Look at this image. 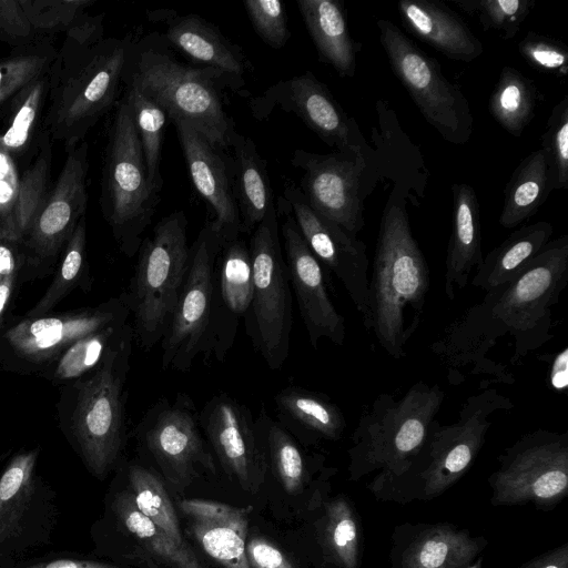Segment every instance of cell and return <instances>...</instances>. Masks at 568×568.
Instances as JSON below:
<instances>
[{
    "label": "cell",
    "mask_w": 568,
    "mask_h": 568,
    "mask_svg": "<svg viewBox=\"0 0 568 568\" xmlns=\"http://www.w3.org/2000/svg\"><path fill=\"white\" fill-rule=\"evenodd\" d=\"M452 232L448 240L444 293L455 300L469 284L470 275L483 262L479 203L474 187L467 183H453Z\"/></svg>",
    "instance_id": "32"
},
{
    "label": "cell",
    "mask_w": 568,
    "mask_h": 568,
    "mask_svg": "<svg viewBox=\"0 0 568 568\" xmlns=\"http://www.w3.org/2000/svg\"><path fill=\"white\" fill-rule=\"evenodd\" d=\"M382 211L372 276L368 278V321L378 345L394 359L406 355L417 331L430 285L427 260L415 240L407 205L425 197L427 184L400 180L390 185Z\"/></svg>",
    "instance_id": "3"
},
{
    "label": "cell",
    "mask_w": 568,
    "mask_h": 568,
    "mask_svg": "<svg viewBox=\"0 0 568 568\" xmlns=\"http://www.w3.org/2000/svg\"><path fill=\"white\" fill-rule=\"evenodd\" d=\"M55 53L51 44L42 42L0 60V106L32 81L47 74Z\"/></svg>",
    "instance_id": "45"
},
{
    "label": "cell",
    "mask_w": 568,
    "mask_h": 568,
    "mask_svg": "<svg viewBox=\"0 0 568 568\" xmlns=\"http://www.w3.org/2000/svg\"><path fill=\"white\" fill-rule=\"evenodd\" d=\"M296 4L320 61L333 67L342 78H354L363 44L351 36L344 2L297 0Z\"/></svg>",
    "instance_id": "34"
},
{
    "label": "cell",
    "mask_w": 568,
    "mask_h": 568,
    "mask_svg": "<svg viewBox=\"0 0 568 568\" xmlns=\"http://www.w3.org/2000/svg\"><path fill=\"white\" fill-rule=\"evenodd\" d=\"M90 285L87 260V220L85 215L77 224L67 242L54 271V276L41 298L24 314L39 316L51 313L53 308L81 282Z\"/></svg>",
    "instance_id": "42"
},
{
    "label": "cell",
    "mask_w": 568,
    "mask_h": 568,
    "mask_svg": "<svg viewBox=\"0 0 568 568\" xmlns=\"http://www.w3.org/2000/svg\"><path fill=\"white\" fill-rule=\"evenodd\" d=\"M34 160L21 173L19 195L14 211L16 237L22 241L32 222L41 211L50 192L52 141L42 132Z\"/></svg>",
    "instance_id": "44"
},
{
    "label": "cell",
    "mask_w": 568,
    "mask_h": 568,
    "mask_svg": "<svg viewBox=\"0 0 568 568\" xmlns=\"http://www.w3.org/2000/svg\"><path fill=\"white\" fill-rule=\"evenodd\" d=\"M314 556L318 568H361L363 526L359 514L345 494L326 496L312 507Z\"/></svg>",
    "instance_id": "30"
},
{
    "label": "cell",
    "mask_w": 568,
    "mask_h": 568,
    "mask_svg": "<svg viewBox=\"0 0 568 568\" xmlns=\"http://www.w3.org/2000/svg\"><path fill=\"white\" fill-rule=\"evenodd\" d=\"M89 144L84 140L67 150L53 187L23 236L24 281L54 273L58 261L88 206Z\"/></svg>",
    "instance_id": "18"
},
{
    "label": "cell",
    "mask_w": 568,
    "mask_h": 568,
    "mask_svg": "<svg viewBox=\"0 0 568 568\" xmlns=\"http://www.w3.org/2000/svg\"><path fill=\"white\" fill-rule=\"evenodd\" d=\"M185 528L202 551L220 568H251L246 558L250 507L205 500L179 503Z\"/></svg>",
    "instance_id": "28"
},
{
    "label": "cell",
    "mask_w": 568,
    "mask_h": 568,
    "mask_svg": "<svg viewBox=\"0 0 568 568\" xmlns=\"http://www.w3.org/2000/svg\"><path fill=\"white\" fill-rule=\"evenodd\" d=\"M122 82L136 85L170 120L186 121L219 151L231 149L236 130L223 103L231 81L213 68L181 62L160 32L130 38Z\"/></svg>",
    "instance_id": "6"
},
{
    "label": "cell",
    "mask_w": 568,
    "mask_h": 568,
    "mask_svg": "<svg viewBox=\"0 0 568 568\" xmlns=\"http://www.w3.org/2000/svg\"><path fill=\"white\" fill-rule=\"evenodd\" d=\"M124 98L131 109L151 184L161 192L164 185L160 172L161 151L169 115L165 110L136 85L124 83Z\"/></svg>",
    "instance_id": "41"
},
{
    "label": "cell",
    "mask_w": 568,
    "mask_h": 568,
    "mask_svg": "<svg viewBox=\"0 0 568 568\" xmlns=\"http://www.w3.org/2000/svg\"><path fill=\"white\" fill-rule=\"evenodd\" d=\"M36 36L20 0H0V40L29 45Z\"/></svg>",
    "instance_id": "54"
},
{
    "label": "cell",
    "mask_w": 568,
    "mask_h": 568,
    "mask_svg": "<svg viewBox=\"0 0 568 568\" xmlns=\"http://www.w3.org/2000/svg\"><path fill=\"white\" fill-rule=\"evenodd\" d=\"M222 241L206 222L191 246L187 274L170 324L161 339L163 369L189 371L202 353L215 286Z\"/></svg>",
    "instance_id": "19"
},
{
    "label": "cell",
    "mask_w": 568,
    "mask_h": 568,
    "mask_svg": "<svg viewBox=\"0 0 568 568\" xmlns=\"http://www.w3.org/2000/svg\"><path fill=\"white\" fill-rule=\"evenodd\" d=\"M548 364L547 383L556 392H564L568 386V348L565 346L554 355L540 356Z\"/></svg>",
    "instance_id": "56"
},
{
    "label": "cell",
    "mask_w": 568,
    "mask_h": 568,
    "mask_svg": "<svg viewBox=\"0 0 568 568\" xmlns=\"http://www.w3.org/2000/svg\"><path fill=\"white\" fill-rule=\"evenodd\" d=\"M160 193L150 182L131 109L123 97L109 129L100 206L119 250L136 255L156 212Z\"/></svg>",
    "instance_id": "10"
},
{
    "label": "cell",
    "mask_w": 568,
    "mask_h": 568,
    "mask_svg": "<svg viewBox=\"0 0 568 568\" xmlns=\"http://www.w3.org/2000/svg\"><path fill=\"white\" fill-rule=\"evenodd\" d=\"M375 110L372 143L325 154L296 149L291 159L302 172L298 187L308 205L355 236L365 225V201L379 183L427 184L429 179L424 158L396 111L384 99L376 101Z\"/></svg>",
    "instance_id": "2"
},
{
    "label": "cell",
    "mask_w": 568,
    "mask_h": 568,
    "mask_svg": "<svg viewBox=\"0 0 568 568\" xmlns=\"http://www.w3.org/2000/svg\"><path fill=\"white\" fill-rule=\"evenodd\" d=\"M95 555L104 560L136 568H207L192 546L176 544L145 517L124 486L112 487L103 516L93 524Z\"/></svg>",
    "instance_id": "16"
},
{
    "label": "cell",
    "mask_w": 568,
    "mask_h": 568,
    "mask_svg": "<svg viewBox=\"0 0 568 568\" xmlns=\"http://www.w3.org/2000/svg\"><path fill=\"white\" fill-rule=\"evenodd\" d=\"M148 19L163 26L161 33L168 44L202 67L221 71L233 90L244 87V75L252 69L243 50L220 29L197 14H179L172 9L148 11Z\"/></svg>",
    "instance_id": "27"
},
{
    "label": "cell",
    "mask_w": 568,
    "mask_h": 568,
    "mask_svg": "<svg viewBox=\"0 0 568 568\" xmlns=\"http://www.w3.org/2000/svg\"><path fill=\"white\" fill-rule=\"evenodd\" d=\"M39 454V448L17 453L0 475V567L52 542L58 496L38 474Z\"/></svg>",
    "instance_id": "15"
},
{
    "label": "cell",
    "mask_w": 568,
    "mask_h": 568,
    "mask_svg": "<svg viewBox=\"0 0 568 568\" xmlns=\"http://www.w3.org/2000/svg\"><path fill=\"white\" fill-rule=\"evenodd\" d=\"M518 52L538 72L555 78L568 74V48L557 39L530 30L518 42Z\"/></svg>",
    "instance_id": "50"
},
{
    "label": "cell",
    "mask_w": 568,
    "mask_h": 568,
    "mask_svg": "<svg viewBox=\"0 0 568 568\" xmlns=\"http://www.w3.org/2000/svg\"><path fill=\"white\" fill-rule=\"evenodd\" d=\"M552 192L545 154L530 152L513 171L504 187L503 209L498 219L505 229H514L530 219Z\"/></svg>",
    "instance_id": "37"
},
{
    "label": "cell",
    "mask_w": 568,
    "mask_h": 568,
    "mask_svg": "<svg viewBox=\"0 0 568 568\" xmlns=\"http://www.w3.org/2000/svg\"><path fill=\"white\" fill-rule=\"evenodd\" d=\"M172 121L193 186L213 212L209 222L222 244L240 237L242 224L232 189L231 158H225L186 121Z\"/></svg>",
    "instance_id": "25"
},
{
    "label": "cell",
    "mask_w": 568,
    "mask_h": 568,
    "mask_svg": "<svg viewBox=\"0 0 568 568\" xmlns=\"http://www.w3.org/2000/svg\"><path fill=\"white\" fill-rule=\"evenodd\" d=\"M481 566H483V557L479 556L474 562H471L470 565H468L465 568H481Z\"/></svg>",
    "instance_id": "58"
},
{
    "label": "cell",
    "mask_w": 568,
    "mask_h": 568,
    "mask_svg": "<svg viewBox=\"0 0 568 568\" xmlns=\"http://www.w3.org/2000/svg\"><path fill=\"white\" fill-rule=\"evenodd\" d=\"M538 100L535 82L519 70L505 65L489 95L488 111L505 131L520 138L535 116Z\"/></svg>",
    "instance_id": "38"
},
{
    "label": "cell",
    "mask_w": 568,
    "mask_h": 568,
    "mask_svg": "<svg viewBox=\"0 0 568 568\" xmlns=\"http://www.w3.org/2000/svg\"><path fill=\"white\" fill-rule=\"evenodd\" d=\"M245 552L251 568H298L276 544L258 535L246 538Z\"/></svg>",
    "instance_id": "55"
},
{
    "label": "cell",
    "mask_w": 568,
    "mask_h": 568,
    "mask_svg": "<svg viewBox=\"0 0 568 568\" xmlns=\"http://www.w3.org/2000/svg\"><path fill=\"white\" fill-rule=\"evenodd\" d=\"M552 191L568 187V95L551 110L541 136Z\"/></svg>",
    "instance_id": "47"
},
{
    "label": "cell",
    "mask_w": 568,
    "mask_h": 568,
    "mask_svg": "<svg viewBox=\"0 0 568 568\" xmlns=\"http://www.w3.org/2000/svg\"><path fill=\"white\" fill-rule=\"evenodd\" d=\"M282 197L310 250L322 266L343 284L365 327L368 321L369 267L366 244L314 211L291 180L285 181Z\"/></svg>",
    "instance_id": "20"
},
{
    "label": "cell",
    "mask_w": 568,
    "mask_h": 568,
    "mask_svg": "<svg viewBox=\"0 0 568 568\" xmlns=\"http://www.w3.org/2000/svg\"><path fill=\"white\" fill-rule=\"evenodd\" d=\"M20 180L17 160L0 144V232L12 240H17L14 211Z\"/></svg>",
    "instance_id": "52"
},
{
    "label": "cell",
    "mask_w": 568,
    "mask_h": 568,
    "mask_svg": "<svg viewBox=\"0 0 568 568\" xmlns=\"http://www.w3.org/2000/svg\"><path fill=\"white\" fill-rule=\"evenodd\" d=\"M95 0H20L36 34L67 32Z\"/></svg>",
    "instance_id": "48"
},
{
    "label": "cell",
    "mask_w": 568,
    "mask_h": 568,
    "mask_svg": "<svg viewBox=\"0 0 568 568\" xmlns=\"http://www.w3.org/2000/svg\"><path fill=\"white\" fill-rule=\"evenodd\" d=\"M568 283V234L551 240L509 282L486 292L432 343L430 349L447 372L450 385L460 384L462 372L487 376L511 385L507 367L487 357L503 337H510V363L519 365L528 354L554 338L552 308Z\"/></svg>",
    "instance_id": "1"
},
{
    "label": "cell",
    "mask_w": 568,
    "mask_h": 568,
    "mask_svg": "<svg viewBox=\"0 0 568 568\" xmlns=\"http://www.w3.org/2000/svg\"><path fill=\"white\" fill-rule=\"evenodd\" d=\"M126 322L109 325L89 334L67 347L39 376L62 386L97 368L108 352L120 341Z\"/></svg>",
    "instance_id": "40"
},
{
    "label": "cell",
    "mask_w": 568,
    "mask_h": 568,
    "mask_svg": "<svg viewBox=\"0 0 568 568\" xmlns=\"http://www.w3.org/2000/svg\"><path fill=\"white\" fill-rule=\"evenodd\" d=\"M518 568H568V542L547 550Z\"/></svg>",
    "instance_id": "57"
},
{
    "label": "cell",
    "mask_w": 568,
    "mask_h": 568,
    "mask_svg": "<svg viewBox=\"0 0 568 568\" xmlns=\"http://www.w3.org/2000/svg\"><path fill=\"white\" fill-rule=\"evenodd\" d=\"M460 10L477 18L484 31H493L504 40L517 36L534 9L535 0H454Z\"/></svg>",
    "instance_id": "46"
},
{
    "label": "cell",
    "mask_w": 568,
    "mask_h": 568,
    "mask_svg": "<svg viewBox=\"0 0 568 568\" xmlns=\"http://www.w3.org/2000/svg\"><path fill=\"white\" fill-rule=\"evenodd\" d=\"M253 295L248 243L241 236L222 244L217 263L210 324L201 355L224 361Z\"/></svg>",
    "instance_id": "24"
},
{
    "label": "cell",
    "mask_w": 568,
    "mask_h": 568,
    "mask_svg": "<svg viewBox=\"0 0 568 568\" xmlns=\"http://www.w3.org/2000/svg\"><path fill=\"white\" fill-rule=\"evenodd\" d=\"M404 28L450 60L470 63L484 45L467 23L438 0H402L397 3Z\"/></svg>",
    "instance_id": "31"
},
{
    "label": "cell",
    "mask_w": 568,
    "mask_h": 568,
    "mask_svg": "<svg viewBox=\"0 0 568 568\" xmlns=\"http://www.w3.org/2000/svg\"><path fill=\"white\" fill-rule=\"evenodd\" d=\"M133 341L129 322L97 368L61 386L57 404L62 434L87 470L99 479L120 464L126 440L125 385Z\"/></svg>",
    "instance_id": "7"
},
{
    "label": "cell",
    "mask_w": 568,
    "mask_h": 568,
    "mask_svg": "<svg viewBox=\"0 0 568 568\" xmlns=\"http://www.w3.org/2000/svg\"><path fill=\"white\" fill-rule=\"evenodd\" d=\"M129 317L124 292L95 306L12 316L0 333V366L8 372L39 375L75 341Z\"/></svg>",
    "instance_id": "13"
},
{
    "label": "cell",
    "mask_w": 568,
    "mask_h": 568,
    "mask_svg": "<svg viewBox=\"0 0 568 568\" xmlns=\"http://www.w3.org/2000/svg\"><path fill=\"white\" fill-rule=\"evenodd\" d=\"M253 29L271 48H283L291 38L285 7L280 0H247L243 3Z\"/></svg>",
    "instance_id": "51"
},
{
    "label": "cell",
    "mask_w": 568,
    "mask_h": 568,
    "mask_svg": "<svg viewBox=\"0 0 568 568\" xmlns=\"http://www.w3.org/2000/svg\"><path fill=\"white\" fill-rule=\"evenodd\" d=\"M276 418L301 445L342 438L346 419L341 407L323 393L288 386L274 396Z\"/></svg>",
    "instance_id": "33"
},
{
    "label": "cell",
    "mask_w": 568,
    "mask_h": 568,
    "mask_svg": "<svg viewBox=\"0 0 568 568\" xmlns=\"http://www.w3.org/2000/svg\"><path fill=\"white\" fill-rule=\"evenodd\" d=\"M26 254L21 241L0 240V333L12 315L14 301L24 281Z\"/></svg>",
    "instance_id": "49"
},
{
    "label": "cell",
    "mask_w": 568,
    "mask_h": 568,
    "mask_svg": "<svg viewBox=\"0 0 568 568\" xmlns=\"http://www.w3.org/2000/svg\"><path fill=\"white\" fill-rule=\"evenodd\" d=\"M554 225L537 221L514 231L476 268L471 286L488 292L515 277L550 241Z\"/></svg>",
    "instance_id": "36"
},
{
    "label": "cell",
    "mask_w": 568,
    "mask_h": 568,
    "mask_svg": "<svg viewBox=\"0 0 568 568\" xmlns=\"http://www.w3.org/2000/svg\"><path fill=\"white\" fill-rule=\"evenodd\" d=\"M488 545L449 523H403L390 536V568H465Z\"/></svg>",
    "instance_id": "26"
},
{
    "label": "cell",
    "mask_w": 568,
    "mask_h": 568,
    "mask_svg": "<svg viewBox=\"0 0 568 568\" xmlns=\"http://www.w3.org/2000/svg\"><path fill=\"white\" fill-rule=\"evenodd\" d=\"M255 428L266 465L271 466L286 493L297 495L310 487L329 493V479L337 469L326 467L323 455H307L302 445L265 408L255 418Z\"/></svg>",
    "instance_id": "29"
},
{
    "label": "cell",
    "mask_w": 568,
    "mask_h": 568,
    "mask_svg": "<svg viewBox=\"0 0 568 568\" xmlns=\"http://www.w3.org/2000/svg\"><path fill=\"white\" fill-rule=\"evenodd\" d=\"M231 179L239 209L242 234L251 235L265 215L276 207L266 162L248 136L235 133Z\"/></svg>",
    "instance_id": "35"
},
{
    "label": "cell",
    "mask_w": 568,
    "mask_h": 568,
    "mask_svg": "<svg viewBox=\"0 0 568 568\" xmlns=\"http://www.w3.org/2000/svg\"><path fill=\"white\" fill-rule=\"evenodd\" d=\"M199 423L226 475L243 490L256 493L267 465L247 406L227 394L214 395L199 412Z\"/></svg>",
    "instance_id": "22"
},
{
    "label": "cell",
    "mask_w": 568,
    "mask_h": 568,
    "mask_svg": "<svg viewBox=\"0 0 568 568\" xmlns=\"http://www.w3.org/2000/svg\"><path fill=\"white\" fill-rule=\"evenodd\" d=\"M378 38L393 73L423 118L448 143L466 144L474 116L462 88L443 73L439 62L419 49L394 22L378 19Z\"/></svg>",
    "instance_id": "12"
},
{
    "label": "cell",
    "mask_w": 568,
    "mask_h": 568,
    "mask_svg": "<svg viewBox=\"0 0 568 568\" xmlns=\"http://www.w3.org/2000/svg\"><path fill=\"white\" fill-rule=\"evenodd\" d=\"M6 237L1 232H0V240Z\"/></svg>",
    "instance_id": "59"
},
{
    "label": "cell",
    "mask_w": 568,
    "mask_h": 568,
    "mask_svg": "<svg viewBox=\"0 0 568 568\" xmlns=\"http://www.w3.org/2000/svg\"><path fill=\"white\" fill-rule=\"evenodd\" d=\"M445 399L438 384L418 381L398 399L379 394L362 410L351 435L348 479L372 473L390 474L403 467L423 445Z\"/></svg>",
    "instance_id": "8"
},
{
    "label": "cell",
    "mask_w": 568,
    "mask_h": 568,
    "mask_svg": "<svg viewBox=\"0 0 568 568\" xmlns=\"http://www.w3.org/2000/svg\"><path fill=\"white\" fill-rule=\"evenodd\" d=\"M488 484L493 506L551 510L568 494V432L537 429L523 435L499 455Z\"/></svg>",
    "instance_id": "14"
},
{
    "label": "cell",
    "mask_w": 568,
    "mask_h": 568,
    "mask_svg": "<svg viewBox=\"0 0 568 568\" xmlns=\"http://www.w3.org/2000/svg\"><path fill=\"white\" fill-rule=\"evenodd\" d=\"M248 248L253 295L244 317L245 331L267 367L277 371L290 354L293 297L280 243L276 207L254 229Z\"/></svg>",
    "instance_id": "11"
},
{
    "label": "cell",
    "mask_w": 568,
    "mask_h": 568,
    "mask_svg": "<svg viewBox=\"0 0 568 568\" xmlns=\"http://www.w3.org/2000/svg\"><path fill=\"white\" fill-rule=\"evenodd\" d=\"M49 94V72L10 100L8 126L0 132V144L18 160L29 148Z\"/></svg>",
    "instance_id": "43"
},
{
    "label": "cell",
    "mask_w": 568,
    "mask_h": 568,
    "mask_svg": "<svg viewBox=\"0 0 568 568\" xmlns=\"http://www.w3.org/2000/svg\"><path fill=\"white\" fill-rule=\"evenodd\" d=\"M514 407L510 397L495 387L469 395L454 423L434 419L419 450L397 471L377 473L367 489L378 501L399 505L439 497L470 469L494 416Z\"/></svg>",
    "instance_id": "5"
},
{
    "label": "cell",
    "mask_w": 568,
    "mask_h": 568,
    "mask_svg": "<svg viewBox=\"0 0 568 568\" xmlns=\"http://www.w3.org/2000/svg\"><path fill=\"white\" fill-rule=\"evenodd\" d=\"M103 14H84L65 32L49 70L44 132L65 150L84 141L114 105L130 37L104 38Z\"/></svg>",
    "instance_id": "4"
},
{
    "label": "cell",
    "mask_w": 568,
    "mask_h": 568,
    "mask_svg": "<svg viewBox=\"0 0 568 568\" xmlns=\"http://www.w3.org/2000/svg\"><path fill=\"white\" fill-rule=\"evenodd\" d=\"M0 568H130L99 557L75 552H54L28 557Z\"/></svg>",
    "instance_id": "53"
},
{
    "label": "cell",
    "mask_w": 568,
    "mask_h": 568,
    "mask_svg": "<svg viewBox=\"0 0 568 568\" xmlns=\"http://www.w3.org/2000/svg\"><path fill=\"white\" fill-rule=\"evenodd\" d=\"M135 437L175 489H185L202 473H214V456L199 423L193 399L183 393L161 398L135 427Z\"/></svg>",
    "instance_id": "17"
},
{
    "label": "cell",
    "mask_w": 568,
    "mask_h": 568,
    "mask_svg": "<svg viewBox=\"0 0 568 568\" xmlns=\"http://www.w3.org/2000/svg\"><path fill=\"white\" fill-rule=\"evenodd\" d=\"M257 120L278 109L294 113L326 145L347 151L367 143L355 118L349 116L329 89L311 71L276 82L250 102Z\"/></svg>",
    "instance_id": "21"
},
{
    "label": "cell",
    "mask_w": 568,
    "mask_h": 568,
    "mask_svg": "<svg viewBox=\"0 0 568 568\" xmlns=\"http://www.w3.org/2000/svg\"><path fill=\"white\" fill-rule=\"evenodd\" d=\"M276 210L285 217L281 225L285 263L310 344L317 349L325 338L342 346L346 338L345 318L328 294L324 267L303 239L282 196Z\"/></svg>",
    "instance_id": "23"
},
{
    "label": "cell",
    "mask_w": 568,
    "mask_h": 568,
    "mask_svg": "<svg viewBox=\"0 0 568 568\" xmlns=\"http://www.w3.org/2000/svg\"><path fill=\"white\" fill-rule=\"evenodd\" d=\"M183 211L163 216L144 236L128 290L134 338L144 351L161 342L184 284L191 256Z\"/></svg>",
    "instance_id": "9"
},
{
    "label": "cell",
    "mask_w": 568,
    "mask_h": 568,
    "mask_svg": "<svg viewBox=\"0 0 568 568\" xmlns=\"http://www.w3.org/2000/svg\"><path fill=\"white\" fill-rule=\"evenodd\" d=\"M125 487L136 508L163 529L176 544L186 546L181 521L161 476L150 467L132 462L124 468Z\"/></svg>",
    "instance_id": "39"
}]
</instances>
